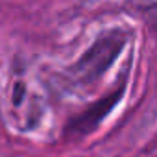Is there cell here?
Here are the masks:
<instances>
[{"label":"cell","instance_id":"cell-1","mask_svg":"<svg viewBox=\"0 0 157 157\" xmlns=\"http://www.w3.org/2000/svg\"><path fill=\"white\" fill-rule=\"evenodd\" d=\"M126 41H128L126 32L113 30V32L104 33L68 68V76L80 85L94 83L115 63V59L118 57V54L126 46Z\"/></svg>","mask_w":157,"mask_h":157},{"label":"cell","instance_id":"cell-2","mask_svg":"<svg viewBox=\"0 0 157 157\" xmlns=\"http://www.w3.org/2000/svg\"><path fill=\"white\" fill-rule=\"evenodd\" d=\"M124 93H126V78H122L120 85L115 91H111L109 94L93 102L82 113L70 117L63 128V137L74 140V139H83V137H89L91 133H94L100 128V124L109 117V113L118 105Z\"/></svg>","mask_w":157,"mask_h":157},{"label":"cell","instance_id":"cell-3","mask_svg":"<svg viewBox=\"0 0 157 157\" xmlns=\"http://www.w3.org/2000/svg\"><path fill=\"white\" fill-rule=\"evenodd\" d=\"M22 94H24V85L22 83H17L15 85V93H13V105H21L22 102Z\"/></svg>","mask_w":157,"mask_h":157}]
</instances>
